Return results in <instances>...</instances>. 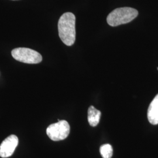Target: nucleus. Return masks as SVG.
<instances>
[{"instance_id": "2", "label": "nucleus", "mask_w": 158, "mask_h": 158, "mask_svg": "<svg viewBox=\"0 0 158 158\" xmlns=\"http://www.w3.org/2000/svg\"><path fill=\"white\" fill-rule=\"evenodd\" d=\"M138 15V11L131 7H122L111 12L108 15L107 21L111 27H117L129 23Z\"/></svg>"}, {"instance_id": "6", "label": "nucleus", "mask_w": 158, "mask_h": 158, "mask_svg": "<svg viewBox=\"0 0 158 158\" xmlns=\"http://www.w3.org/2000/svg\"><path fill=\"white\" fill-rule=\"evenodd\" d=\"M147 115L148 121L151 124H158V94L151 102Z\"/></svg>"}, {"instance_id": "3", "label": "nucleus", "mask_w": 158, "mask_h": 158, "mask_svg": "<svg viewBox=\"0 0 158 158\" xmlns=\"http://www.w3.org/2000/svg\"><path fill=\"white\" fill-rule=\"evenodd\" d=\"M11 55L16 60L24 63L37 64L42 60L40 53L26 48H15L12 51Z\"/></svg>"}, {"instance_id": "1", "label": "nucleus", "mask_w": 158, "mask_h": 158, "mask_svg": "<svg viewBox=\"0 0 158 158\" xmlns=\"http://www.w3.org/2000/svg\"><path fill=\"white\" fill-rule=\"evenodd\" d=\"M59 36L67 46L73 45L76 40V17L72 12H66L58 22Z\"/></svg>"}, {"instance_id": "8", "label": "nucleus", "mask_w": 158, "mask_h": 158, "mask_svg": "<svg viewBox=\"0 0 158 158\" xmlns=\"http://www.w3.org/2000/svg\"><path fill=\"white\" fill-rule=\"evenodd\" d=\"M100 152L102 158H111L113 156V149L110 144H104L100 147Z\"/></svg>"}, {"instance_id": "4", "label": "nucleus", "mask_w": 158, "mask_h": 158, "mask_svg": "<svg viewBox=\"0 0 158 158\" xmlns=\"http://www.w3.org/2000/svg\"><path fill=\"white\" fill-rule=\"evenodd\" d=\"M70 125L65 120H59L55 124H51L46 129V134L51 140L59 141L68 137L70 133Z\"/></svg>"}, {"instance_id": "5", "label": "nucleus", "mask_w": 158, "mask_h": 158, "mask_svg": "<svg viewBox=\"0 0 158 158\" xmlns=\"http://www.w3.org/2000/svg\"><path fill=\"white\" fill-rule=\"evenodd\" d=\"M19 140L17 136L11 135L6 138L0 145V156L6 158L11 156L18 145Z\"/></svg>"}, {"instance_id": "7", "label": "nucleus", "mask_w": 158, "mask_h": 158, "mask_svg": "<svg viewBox=\"0 0 158 158\" xmlns=\"http://www.w3.org/2000/svg\"><path fill=\"white\" fill-rule=\"evenodd\" d=\"M101 111L97 110L94 106H90L88 110V121L92 127H96L98 124L101 117Z\"/></svg>"}, {"instance_id": "9", "label": "nucleus", "mask_w": 158, "mask_h": 158, "mask_svg": "<svg viewBox=\"0 0 158 158\" xmlns=\"http://www.w3.org/2000/svg\"><path fill=\"white\" fill-rule=\"evenodd\" d=\"M14 1H15V0H14Z\"/></svg>"}]
</instances>
